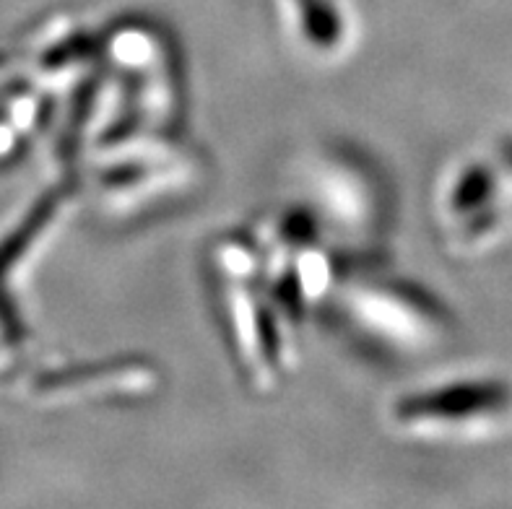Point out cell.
<instances>
[{"mask_svg":"<svg viewBox=\"0 0 512 509\" xmlns=\"http://www.w3.org/2000/svg\"><path fill=\"white\" fill-rule=\"evenodd\" d=\"M500 406V393L492 387H453L440 393L409 398L401 406L403 421H458L481 416Z\"/></svg>","mask_w":512,"mask_h":509,"instance_id":"6da1fadb","label":"cell"}]
</instances>
